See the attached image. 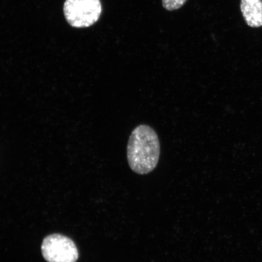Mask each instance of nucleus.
<instances>
[{"instance_id": "f03ea898", "label": "nucleus", "mask_w": 262, "mask_h": 262, "mask_svg": "<svg viewBox=\"0 0 262 262\" xmlns=\"http://www.w3.org/2000/svg\"><path fill=\"white\" fill-rule=\"evenodd\" d=\"M66 19L75 28H89L97 23L102 13L100 0H66Z\"/></svg>"}, {"instance_id": "7ed1b4c3", "label": "nucleus", "mask_w": 262, "mask_h": 262, "mask_svg": "<svg viewBox=\"0 0 262 262\" xmlns=\"http://www.w3.org/2000/svg\"><path fill=\"white\" fill-rule=\"evenodd\" d=\"M42 254L48 262H76L78 251L70 238L61 234L46 237L41 245Z\"/></svg>"}, {"instance_id": "39448f33", "label": "nucleus", "mask_w": 262, "mask_h": 262, "mask_svg": "<svg viewBox=\"0 0 262 262\" xmlns=\"http://www.w3.org/2000/svg\"><path fill=\"white\" fill-rule=\"evenodd\" d=\"M188 0H162L163 8L167 11H176L181 8Z\"/></svg>"}, {"instance_id": "f257e3e1", "label": "nucleus", "mask_w": 262, "mask_h": 262, "mask_svg": "<svg viewBox=\"0 0 262 262\" xmlns=\"http://www.w3.org/2000/svg\"><path fill=\"white\" fill-rule=\"evenodd\" d=\"M160 156V141L155 129L146 124L137 126L127 145V159L131 170L137 174H147L156 169Z\"/></svg>"}, {"instance_id": "20e7f679", "label": "nucleus", "mask_w": 262, "mask_h": 262, "mask_svg": "<svg viewBox=\"0 0 262 262\" xmlns=\"http://www.w3.org/2000/svg\"><path fill=\"white\" fill-rule=\"evenodd\" d=\"M241 11L248 26H262V0H241Z\"/></svg>"}]
</instances>
